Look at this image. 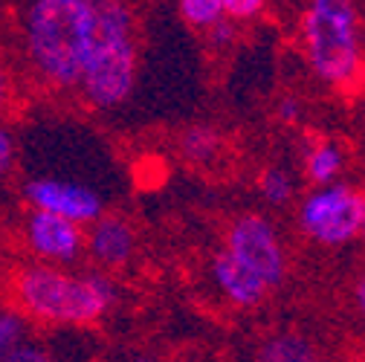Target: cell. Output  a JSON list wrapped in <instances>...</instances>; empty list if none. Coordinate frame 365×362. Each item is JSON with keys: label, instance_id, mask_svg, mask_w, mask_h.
<instances>
[{"label": "cell", "instance_id": "4fadbf2b", "mask_svg": "<svg viewBox=\"0 0 365 362\" xmlns=\"http://www.w3.org/2000/svg\"><path fill=\"white\" fill-rule=\"evenodd\" d=\"M180 157L192 165H209L223 151V133L209 122H195L180 133Z\"/></svg>", "mask_w": 365, "mask_h": 362}, {"label": "cell", "instance_id": "9a60e30c", "mask_svg": "<svg viewBox=\"0 0 365 362\" xmlns=\"http://www.w3.org/2000/svg\"><path fill=\"white\" fill-rule=\"evenodd\" d=\"M177 15L192 29L206 32L212 24H217L223 18V0H180Z\"/></svg>", "mask_w": 365, "mask_h": 362}, {"label": "cell", "instance_id": "277c9868", "mask_svg": "<svg viewBox=\"0 0 365 362\" xmlns=\"http://www.w3.org/2000/svg\"><path fill=\"white\" fill-rule=\"evenodd\" d=\"M299 43L310 73L339 93L365 84L362 12L351 0H310L299 15Z\"/></svg>", "mask_w": 365, "mask_h": 362}, {"label": "cell", "instance_id": "3957f363", "mask_svg": "<svg viewBox=\"0 0 365 362\" xmlns=\"http://www.w3.org/2000/svg\"><path fill=\"white\" fill-rule=\"evenodd\" d=\"M140 76V18L125 0H96V26L90 38L76 96L93 110L122 108Z\"/></svg>", "mask_w": 365, "mask_h": 362}, {"label": "cell", "instance_id": "8992f818", "mask_svg": "<svg viewBox=\"0 0 365 362\" xmlns=\"http://www.w3.org/2000/svg\"><path fill=\"white\" fill-rule=\"evenodd\" d=\"M223 252L241 261L269 290H276L287 279V249L279 226L261 212H241L230 220L223 232Z\"/></svg>", "mask_w": 365, "mask_h": 362}, {"label": "cell", "instance_id": "603a6c76", "mask_svg": "<svg viewBox=\"0 0 365 362\" xmlns=\"http://www.w3.org/2000/svg\"><path fill=\"white\" fill-rule=\"evenodd\" d=\"M351 304H354L356 316L365 322V273L356 276V281H354V287H351Z\"/></svg>", "mask_w": 365, "mask_h": 362}, {"label": "cell", "instance_id": "7a4b0ae2", "mask_svg": "<svg viewBox=\"0 0 365 362\" xmlns=\"http://www.w3.org/2000/svg\"><path fill=\"white\" fill-rule=\"evenodd\" d=\"M96 0H32L21 9V56L32 78L53 93H76L90 38Z\"/></svg>", "mask_w": 365, "mask_h": 362}, {"label": "cell", "instance_id": "ffe728a7", "mask_svg": "<svg viewBox=\"0 0 365 362\" xmlns=\"http://www.w3.org/2000/svg\"><path fill=\"white\" fill-rule=\"evenodd\" d=\"M15 168H18V137L4 122L0 125V183H6Z\"/></svg>", "mask_w": 365, "mask_h": 362}, {"label": "cell", "instance_id": "8fae6325", "mask_svg": "<svg viewBox=\"0 0 365 362\" xmlns=\"http://www.w3.org/2000/svg\"><path fill=\"white\" fill-rule=\"evenodd\" d=\"M252 362H325L316 342L299 331H276L261 339Z\"/></svg>", "mask_w": 365, "mask_h": 362}, {"label": "cell", "instance_id": "9c48e42d", "mask_svg": "<svg viewBox=\"0 0 365 362\" xmlns=\"http://www.w3.org/2000/svg\"><path fill=\"white\" fill-rule=\"evenodd\" d=\"M136 247H140L136 226L119 212H105L99 220L84 226V255L99 273L110 276L116 269H125L133 261Z\"/></svg>", "mask_w": 365, "mask_h": 362}, {"label": "cell", "instance_id": "d6986e66", "mask_svg": "<svg viewBox=\"0 0 365 362\" xmlns=\"http://www.w3.org/2000/svg\"><path fill=\"white\" fill-rule=\"evenodd\" d=\"M267 12L264 0H223V15L235 21L238 26H247L252 21H258Z\"/></svg>", "mask_w": 365, "mask_h": 362}, {"label": "cell", "instance_id": "7c38bea8", "mask_svg": "<svg viewBox=\"0 0 365 362\" xmlns=\"http://www.w3.org/2000/svg\"><path fill=\"white\" fill-rule=\"evenodd\" d=\"M348 165V154L336 140H310L304 145V177L316 186L339 183Z\"/></svg>", "mask_w": 365, "mask_h": 362}, {"label": "cell", "instance_id": "d4e9b609", "mask_svg": "<svg viewBox=\"0 0 365 362\" xmlns=\"http://www.w3.org/2000/svg\"><path fill=\"white\" fill-rule=\"evenodd\" d=\"M359 241L365 244V192H362V220H359Z\"/></svg>", "mask_w": 365, "mask_h": 362}, {"label": "cell", "instance_id": "ba28073f", "mask_svg": "<svg viewBox=\"0 0 365 362\" xmlns=\"http://www.w3.org/2000/svg\"><path fill=\"white\" fill-rule=\"evenodd\" d=\"M24 247L35 264L76 267L84 258V226L47 212H26Z\"/></svg>", "mask_w": 365, "mask_h": 362}, {"label": "cell", "instance_id": "6da1fadb", "mask_svg": "<svg viewBox=\"0 0 365 362\" xmlns=\"http://www.w3.org/2000/svg\"><path fill=\"white\" fill-rule=\"evenodd\" d=\"M12 310L21 313L26 325L84 331L99 325L119 301V284L99 269L21 264L9 279Z\"/></svg>", "mask_w": 365, "mask_h": 362}, {"label": "cell", "instance_id": "cb8c5ba5", "mask_svg": "<svg viewBox=\"0 0 365 362\" xmlns=\"http://www.w3.org/2000/svg\"><path fill=\"white\" fill-rule=\"evenodd\" d=\"M125 362H165V359H160L157 353H145V351H140V353H130Z\"/></svg>", "mask_w": 365, "mask_h": 362}, {"label": "cell", "instance_id": "30bf717a", "mask_svg": "<svg viewBox=\"0 0 365 362\" xmlns=\"http://www.w3.org/2000/svg\"><path fill=\"white\" fill-rule=\"evenodd\" d=\"M209 276H212V284L217 287V293L238 310H252V307L264 304L269 296V287L223 249H217L212 255Z\"/></svg>", "mask_w": 365, "mask_h": 362}, {"label": "cell", "instance_id": "44dd1931", "mask_svg": "<svg viewBox=\"0 0 365 362\" xmlns=\"http://www.w3.org/2000/svg\"><path fill=\"white\" fill-rule=\"evenodd\" d=\"M302 116H304V102L299 96H282L276 102V119L282 125H296L302 122Z\"/></svg>", "mask_w": 365, "mask_h": 362}, {"label": "cell", "instance_id": "52a82bcc", "mask_svg": "<svg viewBox=\"0 0 365 362\" xmlns=\"http://www.w3.org/2000/svg\"><path fill=\"white\" fill-rule=\"evenodd\" d=\"M21 197L29 212H47L76 226H90L108 212L105 195L87 180L64 174H32L24 180Z\"/></svg>", "mask_w": 365, "mask_h": 362}, {"label": "cell", "instance_id": "ac0fdd59", "mask_svg": "<svg viewBox=\"0 0 365 362\" xmlns=\"http://www.w3.org/2000/svg\"><path fill=\"white\" fill-rule=\"evenodd\" d=\"M4 362H58V356H56V351L43 342V339H38V336H26L24 342H18L6 356H4Z\"/></svg>", "mask_w": 365, "mask_h": 362}, {"label": "cell", "instance_id": "7402d4cb", "mask_svg": "<svg viewBox=\"0 0 365 362\" xmlns=\"http://www.w3.org/2000/svg\"><path fill=\"white\" fill-rule=\"evenodd\" d=\"M12 105H15V81H12V73L6 70V64L0 61V125L6 122Z\"/></svg>", "mask_w": 365, "mask_h": 362}, {"label": "cell", "instance_id": "5bb4252c", "mask_svg": "<svg viewBox=\"0 0 365 362\" xmlns=\"http://www.w3.org/2000/svg\"><path fill=\"white\" fill-rule=\"evenodd\" d=\"M255 186H258V195L264 197V203L276 206V209L290 206L293 197H296V177L284 165H267V168H261Z\"/></svg>", "mask_w": 365, "mask_h": 362}, {"label": "cell", "instance_id": "484cf974", "mask_svg": "<svg viewBox=\"0 0 365 362\" xmlns=\"http://www.w3.org/2000/svg\"><path fill=\"white\" fill-rule=\"evenodd\" d=\"M348 362H365V353H359V356H354V359H348Z\"/></svg>", "mask_w": 365, "mask_h": 362}, {"label": "cell", "instance_id": "5b68a950", "mask_svg": "<svg viewBox=\"0 0 365 362\" xmlns=\"http://www.w3.org/2000/svg\"><path fill=\"white\" fill-rule=\"evenodd\" d=\"M362 220V192L351 183H331L310 189L296 209L299 232L325 249L348 247L359 238Z\"/></svg>", "mask_w": 365, "mask_h": 362}, {"label": "cell", "instance_id": "e0dca14e", "mask_svg": "<svg viewBox=\"0 0 365 362\" xmlns=\"http://www.w3.org/2000/svg\"><path fill=\"white\" fill-rule=\"evenodd\" d=\"M241 29H244V26H238L235 21H230V18L223 15L217 24H212V26L203 32L206 47H209L212 53H230L235 43L241 41Z\"/></svg>", "mask_w": 365, "mask_h": 362}, {"label": "cell", "instance_id": "4316f807", "mask_svg": "<svg viewBox=\"0 0 365 362\" xmlns=\"http://www.w3.org/2000/svg\"><path fill=\"white\" fill-rule=\"evenodd\" d=\"M177 362H189V359H177Z\"/></svg>", "mask_w": 365, "mask_h": 362}, {"label": "cell", "instance_id": "2e32d148", "mask_svg": "<svg viewBox=\"0 0 365 362\" xmlns=\"http://www.w3.org/2000/svg\"><path fill=\"white\" fill-rule=\"evenodd\" d=\"M29 336V325L21 313H15L12 307H0V362L4 356Z\"/></svg>", "mask_w": 365, "mask_h": 362}]
</instances>
